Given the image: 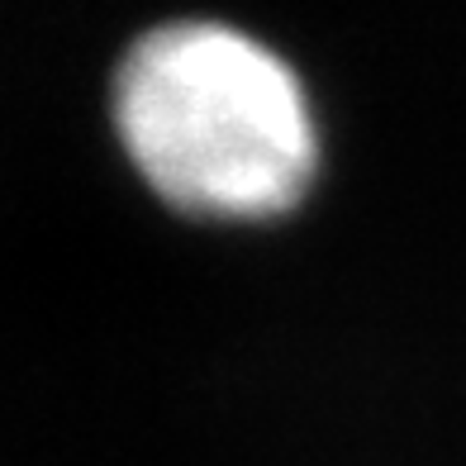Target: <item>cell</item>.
<instances>
[{"instance_id": "1", "label": "cell", "mask_w": 466, "mask_h": 466, "mask_svg": "<svg viewBox=\"0 0 466 466\" xmlns=\"http://www.w3.org/2000/svg\"><path fill=\"white\" fill-rule=\"evenodd\" d=\"M110 124L162 205L215 224L290 215L324 162L319 110L290 57L209 15L167 19L124 48Z\"/></svg>"}]
</instances>
